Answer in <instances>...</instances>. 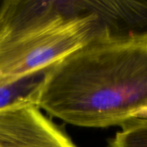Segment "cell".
<instances>
[{"label":"cell","mask_w":147,"mask_h":147,"mask_svg":"<svg viewBox=\"0 0 147 147\" xmlns=\"http://www.w3.org/2000/svg\"><path fill=\"white\" fill-rule=\"evenodd\" d=\"M110 147H147V120H136L122 127Z\"/></svg>","instance_id":"cell-6"},{"label":"cell","mask_w":147,"mask_h":147,"mask_svg":"<svg viewBox=\"0 0 147 147\" xmlns=\"http://www.w3.org/2000/svg\"><path fill=\"white\" fill-rule=\"evenodd\" d=\"M96 31L81 1H1L0 85L47 70Z\"/></svg>","instance_id":"cell-2"},{"label":"cell","mask_w":147,"mask_h":147,"mask_svg":"<svg viewBox=\"0 0 147 147\" xmlns=\"http://www.w3.org/2000/svg\"><path fill=\"white\" fill-rule=\"evenodd\" d=\"M34 104L82 127L141 119L147 110V36L113 38L96 31L45 71Z\"/></svg>","instance_id":"cell-1"},{"label":"cell","mask_w":147,"mask_h":147,"mask_svg":"<svg viewBox=\"0 0 147 147\" xmlns=\"http://www.w3.org/2000/svg\"><path fill=\"white\" fill-rule=\"evenodd\" d=\"M0 3H1V1H0Z\"/></svg>","instance_id":"cell-8"},{"label":"cell","mask_w":147,"mask_h":147,"mask_svg":"<svg viewBox=\"0 0 147 147\" xmlns=\"http://www.w3.org/2000/svg\"><path fill=\"white\" fill-rule=\"evenodd\" d=\"M0 147H77L33 102L0 109Z\"/></svg>","instance_id":"cell-3"},{"label":"cell","mask_w":147,"mask_h":147,"mask_svg":"<svg viewBox=\"0 0 147 147\" xmlns=\"http://www.w3.org/2000/svg\"><path fill=\"white\" fill-rule=\"evenodd\" d=\"M46 71L15 84L0 85V109L22 102L34 103L39 86Z\"/></svg>","instance_id":"cell-5"},{"label":"cell","mask_w":147,"mask_h":147,"mask_svg":"<svg viewBox=\"0 0 147 147\" xmlns=\"http://www.w3.org/2000/svg\"><path fill=\"white\" fill-rule=\"evenodd\" d=\"M140 120H147V110L143 114V115H142V117H141V119H140Z\"/></svg>","instance_id":"cell-7"},{"label":"cell","mask_w":147,"mask_h":147,"mask_svg":"<svg viewBox=\"0 0 147 147\" xmlns=\"http://www.w3.org/2000/svg\"><path fill=\"white\" fill-rule=\"evenodd\" d=\"M97 16V31L113 38L147 36V1H82Z\"/></svg>","instance_id":"cell-4"}]
</instances>
